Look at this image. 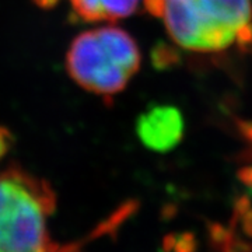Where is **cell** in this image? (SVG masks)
Wrapping results in <instances>:
<instances>
[{
	"label": "cell",
	"instance_id": "6da1fadb",
	"mask_svg": "<svg viewBox=\"0 0 252 252\" xmlns=\"http://www.w3.org/2000/svg\"><path fill=\"white\" fill-rule=\"evenodd\" d=\"M172 41L193 52H220L252 41L251 0H144Z\"/></svg>",
	"mask_w": 252,
	"mask_h": 252
},
{
	"label": "cell",
	"instance_id": "7a4b0ae2",
	"mask_svg": "<svg viewBox=\"0 0 252 252\" xmlns=\"http://www.w3.org/2000/svg\"><path fill=\"white\" fill-rule=\"evenodd\" d=\"M140 49L130 34L118 27L81 32L66 55L69 76L84 90L112 97L125 89L140 69Z\"/></svg>",
	"mask_w": 252,
	"mask_h": 252
},
{
	"label": "cell",
	"instance_id": "3957f363",
	"mask_svg": "<svg viewBox=\"0 0 252 252\" xmlns=\"http://www.w3.org/2000/svg\"><path fill=\"white\" fill-rule=\"evenodd\" d=\"M56 196L46 181L17 165L0 172V252H39L51 244Z\"/></svg>",
	"mask_w": 252,
	"mask_h": 252
},
{
	"label": "cell",
	"instance_id": "277c9868",
	"mask_svg": "<svg viewBox=\"0 0 252 252\" xmlns=\"http://www.w3.org/2000/svg\"><path fill=\"white\" fill-rule=\"evenodd\" d=\"M136 133L149 150L157 153L171 152L185 133L184 115L174 105H154L137 118Z\"/></svg>",
	"mask_w": 252,
	"mask_h": 252
},
{
	"label": "cell",
	"instance_id": "5b68a950",
	"mask_svg": "<svg viewBox=\"0 0 252 252\" xmlns=\"http://www.w3.org/2000/svg\"><path fill=\"white\" fill-rule=\"evenodd\" d=\"M140 0H101L107 21H117L132 16Z\"/></svg>",
	"mask_w": 252,
	"mask_h": 252
},
{
	"label": "cell",
	"instance_id": "8992f818",
	"mask_svg": "<svg viewBox=\"0 0 252 252\" xmlns=\"http://www.w3.org/2000/svg\"><path fill=\"white\" fill-rule=\"evenodd\" d=\"M74 14L87 23L107 21L101 0H70Z\"/></svg>",
	"mask_w": 252,
	"mask_h": 252
},
{
	"label": "cell",
	"instance_id": "52a82bcc",
	"mask_svg": "<svg viewBox=\"0 0 252 252\" xmlns=\"http://www.w3.org/2000/svg\"><path fill=\"white\" fill-rule=\"evenodd\" d=\"M13 143H14V136L11 135L9 129L0 126V158L9 152Z\"/></svg>",
	"mask_w": 252,
	"mask_h": 252
},
{
	"label": "cell",
	"instance_id": "ba28073f",
	"mask_svg": "<svg viewBox=\"0 0 252 252\" xmlns=\"http://www.w3.org/2000/svg\"><path fill=\"white\" fill-rule=\"evenodd\" d=\"M32 1L35 3L39 9L49 10V9H54L55 6H58L61 0H32Z\"/></svg>",
	"mask_w": 252,
	"mask_h": 252
},
{
	"label": "cell",
	"instance_id": "9c48e42d",
	"mask_svg": "<svg viewBox=\"0 0 252 252\" xmlns=\"http://www.w3.org/2000/svg\"><path fill=\"white\" fill-rule=\"evenodd\" d=\"M39 252H74L73 251V248H67V247H62V245H56V244L51 243L48 247H46L45 250H42V251Z\"/></svg>",
	"mask_w": 252,
	"mask_h": 252
}]
</instances>
